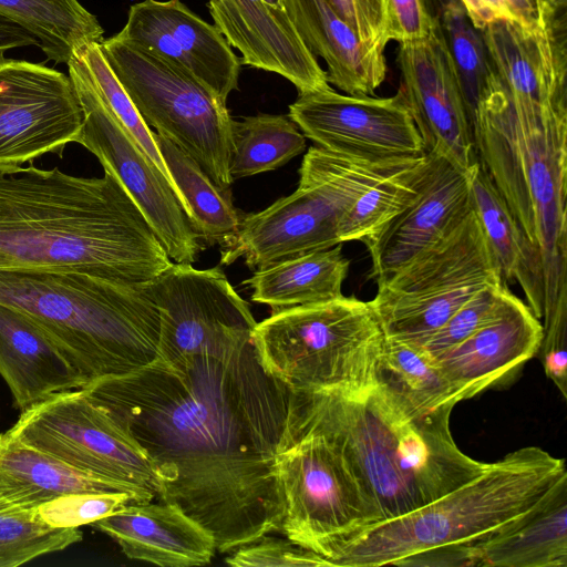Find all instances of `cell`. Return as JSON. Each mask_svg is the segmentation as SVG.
<instances>
[{
  "instance_id": "cell-1",
  "label": "cell",
  "mask_w": 567,
  "mask_h": 567,
  "mask_svg": "<svg viewBox=\"0 0 567 567\" xmlns=\"http://www.w3.org/2000/svg\"><path fill=\"white\" fill-rule=\"evenodd\" d=\"M251 334L82 388L157 465V499L206 528L221 554L280 524L275 461L293 392L265 371Z\"/></svg>"
},
{
  "instance_id": "cell-2",
  "label": "cell",
  "mask_w": 567,
  "mask_h": 567,
  "mask_svg": "<svg viewBox=\"0 0 567 567\" xmlns=\"http://www.w3.org/2000/svg\"><path fill=\"white\" fill-rule=\"evenodd\" d=\"M172 259L114 174L0 166V270L84 272L141 285Z\"/></svg>"
},
{
  "instance_id": "cell-3",
  "label": "cell",
  "mask_w": 567,
  "mask_h": 567,
  "mask_svg": "<svg viewBox=\"0 0 567 567\" xmlns=\"http://www.w3.org/2000/svg\"><path fill=\"white\" fill-rule=\"evenodd\" d=\"M452 411L411 414L375 385L357 396L293 393L286 444L307 432L323 435L385 520L442 497L487 467L457 447Z\"/></svg>"
},
{
  "instance_id": "cell-4",
  "label": "cell",
  "mask_w": 567,
  "mask_h": 567,
  "mask_svg": "<svg viewBox=\"0 0 567 567\" xmlns=\"http://www.w3.org/2000/svg\"><path fill=\"white\" fill-rule=\"evenodd\" d=\"M477 159L542 259L543 329L567 327V102L515 100L487 82L473 117Z\"/></svg>"
},
{
  "instance_id": "cell-5",
  "label": "cell",
  "mask_w": 567,
  "mask_h": 567,
  "mask_svg": "<svg viewBox=\"0 0 567 567\" xmlns=\"http://www.w3.org/2000/svg\"><path fill=\"white\" fill-rule=\"evenodd\" d=\"M564 475V460L537 446L518 449L442 497L331 546L324 557L332 566H398L427 553L439 566H475L471 547L533 506Z\"/></svg>"
},
{
  "instance_id": "cell-6",
  "label": "cell",
  "mask_w": 567,
  "mask_h": 567,
  "mask_svg": "<svg viewBox=\"0 0 567 567\" xmlns=\"http://www.w3.org/2000/svg\"><path fill=\"white\" fill-rule=\"evenodd\" d=\"M141 285L75 271L0 270V302L31 318L90 384L158 359L159 312Z\"/></svg>"
},
{
  "instance_id": "cell-7",
  "label": "cell",
  "mask_w": 567,
  "mask_h": 567,
  "mask_svg": "<svg viewBox=\"0 0 567 567\" xmlns=\"http://www.w3.org/2000/svg\"><path fill=\"white\" fill-rule=\"evenodd\" d=\"M251 336L265 371L293 393L357 396L375 384L384 333L369 301L341 296L271 312Z\"/></svg>"
},
{
  "instance_id": "cell-8",
  "label": "cell",
  "mask_w": 567,
  "mask_h": 567,
  "mask_svg": "<svg viewBox=\"0 0 567 567\" xmlns=\"http://www.w3.org/2000/svg\"><path fill=\"white\" fill-rule=\"evenodd\" d=\"M100 48L144 122L187 154L216 186L230 189L233 118L227 102L181 68L115 35Z\"/></svg>"
},
{
  "instance_id": "cell-9",
  "label": "cell",
  "mask_w": 567,
  "mask_h": 567,
  "mask_svg": "<svg viewBox=\"0 0 567 567\" xmlns=\"http://www.w3.org/2000/svg\"><path fill=\"white\" fill-rule=\"evenodd\" d=\"M503 282L473 208L446 237L378 281L369 301L386 338L424 343L468 299Z\"/></svg>"
},
{
  "instance_id": "cell-10",
  "label": "cell",
  "mask_w": 567,
  "mask_h": 567,
  "mask_svg": "<svg viewBox=\"0 0 567 567\" xmlns=\"http://www.w3.org/2000/svg\"><path fill=\"white\" fill-rule=\"evenodd\" d=\"M275 481L278 533L323 557L331 546L382 520L344 456L321 434L289 440L276 456Z\"/></svg>"
},
{
  "instance_id": "cell-11",
  "label": "cell",
  "mask_w": 567,
  "mask_h": 567,
  "mask_svg": "<svg viewBox=\"0 0 567 567\" xmlns=\"http://www.w3.org/2000/svg\"><path fill=\"white\" fill-rule=\"evenodd\" d=\"M8 432L79 471L126 487L142 503L162 492L157 465L83 389L54 393L24 409Z\"/></svg>"
},
{
  "instance_id": "cell-12",
  "label": "cell",
  "mask_w": 567,
  "mask_h": 567,
  "mask_svg": "<svg viewBox=\"0 0 567 567\" xmlns=\"http://www.w3.org/2000/svg\"><path fill=\"white\" fill-rule=\"evenodd\" d=\"M84 114L79 144L116 176L140 207L174 262L193 265L205 243L158 167L106 106L79 51L66 63Z\"/></svg>"
},
{
  "instance_id": "cell-13",
  "label": "cell",
  "mask_w": 567,
  "mask_h": 567,
  "mask_svg": "<svg viewBox=\"0 0 567 567\" xmlns=\"http://www.w3.org/2000/svg\"><path fill=\"white\" fill-rule=\"evenodd\" d=\"M141 286L159 312L157 360L165 364L251 334L257 324L249 305L218 267L196 269L173 261Z\"/></svg>"
},
{
  "instance_id": "cell-14",
  "label": "cell",
  "mask_w": 567,
  "mask_h": 567,
  "mask_svg": "<svg viewBox=\"0 0 567 567\" xmlns=\"http://www.w3.org/2000/svg\"><path fill=\"white\" fill-rule=\"evenodd\" d=\"M288 116L317 147L338 155L382 163L426 154L399 92L373 97L341 94L329 86L299 94Z\"/></svg>"
},
{
  "instance_id": "cell-15",
  "label": "cell",
  "mask_w": 567,
  "mask_h": 567,
  "mask_svg": "<svg viewBox=\"0 0 567 567\" xmlns=\"http://www.w3.org/2000/svg\"><path fill=\"white\" fill-rule=\"evenodd\" d=\"M82 105L69 75L24 60L0 59V166H20L78 143Z\"/></svg>"
},
{
  "instance_id": "cell-16",
  "label": "cell",
  "mask_w": 567,
  "mask_h": 567,
  "mask_svg": "<svg viewBox=\"0 0 567 567\" xmlns=\"http://www.w3.org/2000/svg\"><path fill=\"white\" fill-rule=\"evenodd\" d=\"M399 93L409 107L426 153L468 171L477 161L472 117L439 29L400 43Z\"/></svg>"
},
{
  "instance_id": "cell-17",
  "label": "cell",
  "mask_w": 567,
  "mask_h": 567,
  "mask_svg": "<svg viewBox=\"0 0 567 567\" xmlns=\"http://www.w3.org/2000/svg\"><path fill=\"white\" fill-rule=\"evenodd\" d=\"M115 37L181 68L225 102L238 87L239 58L214 24L181 0L132 4Z\"/></svg>"
},
{
  "instance_id": "cell-18",
  "label": "cell",
  "mask_w": 567,
  "mask_h": 567,
  "mask_svg": "<svg viewBox=\"0 0 567 567\" xmlns=\"http://www.w3.org/2000/svg\"><path fill=\"white\" fill-rule=\"evenodd\" d=\"M339 214L319 188L299 184L267 208L241 215L235 236L220 247V264L243 258L252 271L342 244Z\"/></svg>"
},
{
  "instance_id": "cell-19",
  "label": "cell",
  "mask_w": 567,
  "mask_h": 567,
  "mask_svg": "<svg viewBox=\"0 0 567 567\" xmlns=\"http://www.w3.org/2000/svg\"><path fill=\"white\" fill-rule=\"evenodd\" d=\"M426 154V172L412 203L364 243L377 282L446 237L472 210L468 171Z\"/></svg>"
},
{
  "instance_id": "cell-20",
  "label": "cell",
  "mask_w": 567,
  "mask_h": 567,
  "mask_svg": "<svg viewBox=\"0 0 567 567\" xmlns=\"http://www.w3.org/2000/svg\"><path fill=\"white\" fill-rule=\"evenodd\" d=\"M207 7L214 25L241 53V63L284 76L298 94L330 86L285 6L267 0H208Z\"/></svg>"
},
{
  "instance_id": "cell-21",
  "label": "cell",
  "mask_w": 567,
  "mask_h": 567,
  "mask_svg": "<svg viewBox=\"0 0 567 567\" xmlns=\"http://www.w3.org/2000/svg\"><path fill=\"white\" fill-rule=\"evenodd\" d=\"M545 28L527 29L499 19L481 30L488 81L508 96L533 104L567 102L565 18Z\"/></svg>"
},
{
  "instance_id": "cell-22",
  "label": "cell",
  "mask_w": 567,
  "mask_h": 567,
  "mask_svg": "<svg viewBox=\"0 0 567 567\" xmlns=\"http://www.w3.org/2000/svg\"><path fill=\"white\" fill-rule=\"evenodd\" d=\"M542 339L539 319L514 295L497 318L435 360L463 401L511 377L538 353Z\"/></svg>"
},
{
  "instance_id": "cell-23",
  "label": "cell",
  "mask_w": 567,
  "mask_h": 567,
  "mask_svg": "<svg viewBox=\"0 0 567 567\" xmlns=\"http://www.w3.org/2000/svg\"><path fill=\"white\" fill-rule=\"evenodd\" d=\"M133 560L161 567L203 566L216 553L214 536L177 505L130 503L91 524Z\"/></svg>"
},
{
  "instance_id": "cell-24",
  "label": "cell",
  "mask_w": 567,
  "mask_h": 567,
  "mask_svg": "<svg viewBox=\"0 0 567 567\" xmlns=\"http://www.w3.org/2000/svg\"><path fill=\"white\" fill-rule=\"evenodd\" d=\"M0 375L20 411L86 382L51 338L25 313L0 302Z\"/></svg>"
},
{
  "instance_id": "cell-25",
  "label": "cell",
  "mask_w": 567,
  "mask_h": 567,
  "mask_svg": "<svg viewBox=\"0 0 567 567\" xmlns=\"http://www.w3.org/2000/svg\"><path fill=\"white\" fill-rule=\"evenodd\" d=\"M308 50L327 65L328 82L349 95H372L384 82V51L365 47L328 0H285Z\"/></svg>"
},
{
  "instance_id": "cell-26",
  "label": "cell",
  "mask_w": 567,
  "mask_h": 567,
  "mask_svg": "<svg viewBox=\"0 0 567 567\" xmlns=\"http://www.w3.org/2000/svg\"><path fill=\"white\" fill-rule=\"evenodd\" d=\"M471 549L480 567H566L567 475Z\"/></svg>"
},
{
  "instance_id": "cell-27",
  "label": "cell",
  "mask_w": 567,
  "mask_h": 567,
  "mask_svg": "<svg viewBox=\"0 0 567 567\" xmlns=\"http://www.w3.org/2000/svg\"><path fill=\"white\" fill-rule=\"evenodd\" d=\"M85 492H127L112 481L79 471L16 437L0 433V515L29 512L58 497Z\"/></svg>"
},
{
  "instance_id": "cell-28",
  "label": "cell",
  "mask_w": 567,
  "mask_h": 567,
  "mask_svg": "<svg viewBox=\"0 0 567 567\" xmlns=\"http://www.w3.org/2000/svg\"><path fill=\"white\" fill-rule=\"evenodd\" d=\"M472 208L497 261L503 282H516L527 306L542 319L546 290L543 264L515 221L484 166L477 159L468 169Z\"/></svg>"
},
{
  "instance_id": "cell-29",
  "label": "cell",
  "mask_w": 567,
  "mask_h": 567,
  "mask_svg": "<svg viewBox=\"0 0 567 567\" xmlns=\"http://www.w3.org/2000/svg\"><path fill=\"white\" fill-rule=\"evenodd\" d=\"M348 270L349 260L339 244L256 270L243 285L251 289L254 301L276 312L343 296Z\"/></svg>"
},
{
  "instance_id": "cell-30",
  "label": "cell",
  "mask_w": 567,
  "mask_h": 567,
  "mask_svg": "<svg viewBox=\"0 0 567 567\" xmlns=\"http://www.w3.org/2000/svg\"><path fill=\"white\" fill-rule=\"evenodd\" d=\"M374 381L411 414H427L460 402L436 360L423 348L385 336Z\"/></svg>"
},
{
  "instance_id": "cell-31",
  "label": "cell",
  "mask_w": 567,
  "mask_h": 567,
  "mask_svg": "<svg viewBox=\"0 0 567 567\" xmlns=\"http://www.w3.org/2000/svg\"><path fill=\"white\" fill-rule=\"evenodd\" d=\"M0 14L37 38L55 63L66 64L89 44L103 41L97 18L79 0H0Z\"/></svg>"
},
{
  "instance_id": "cell-32",
  "label": "cell",
  "mask_w": 567,
  "mask_h": 567,
  "mask_svg": "<svg viewBox=\"0 0 567 567\" xmlns=\"http://www.w3.org/2000/svg\"><path fill=\"white\" fill-rule=\"evenodd\" d=\"M154 140L202 240L219 247L227 244L237 233L243 215L233 203L230 189L216 186L187 154L164 136L154 132Z\"/></svg>"
},
{
  "instance_id": "cell-33",
  "label": "cell",
  "mask_w": 567,
  "mask_h": 567,
  "mask_svg": "<svg viewBox=\"0 0 567 567\" xmlns=\"http://www.w3.org/2000/svg\"><path fill=\"white\" fill-rule=\"evenodd\" d=\"M229 174L233 182L277 169L306 150V137L287 115L234 120Z\"/></svg>"
},
{
  "instance_id": "cell-34",
  "label": "cell",
  "mask_w": 567,
  "mask_h": 567,
  "mask_svg": "<svg viewBox=\"0 0 567 567\" xmlns=\"http://www.w3.org/2000/svg\"><path fill=\"white\" fill-rule=\"evenodd\" d=\"M437 24L473 125L475 111L489 76L481 30L473 24L460 0L441 1Z\"/></svg>"
},
{
  "instance_id": "cell-35",
  "label": "cell",
  "mask_w": 567,
  "mask_h": 567,
  "mask_svg": "<svg viewBox=\"0 0 567 567\" xmlns=\"http://www.w3.org/2000/svg\"><path fill=\"white\" fill-rule=\"evenodd\" d=\"M80 527H53L34 509L0 515V567H17L82 540Z\"/></svg>"
},
{
  "instance_id": "cell-36",
  "label": "cell",
  "mask_w": 567,
  "mask_h": 567,
  "mask_svg": "<svg viewBox=\"0 0 567 567\" xmlns=\"http://www.w3.org/2000/svg\"><path fill=\"white\" fill-rule=\"evenodd\" d=\"M80 52L86 62L102 100L125 131L132 136L137 146L168 179L181 206L187 215L185 200L162 158L154 140V132H152L150 126L144 122L130 96L114 75L101 51L100 43L89 44Z\"/></svg>"
},
{
  "instance_id": "cell-37",
  "label": "cell",
  "mask_w": 567,
  "mask_h": 567,
  "mask_svg": "<svg viewBox=\"0 0 567 567\" xmlns=\"http://www.w3.org/2000/svg\"><path fill=\"white\" fill-rule=\"evenodd\" d=\"M514 295L505 282L476 292L424 343L423 350L437 358L497 318Z\"/></svg>"
},
{
  "instance_id": "cell-38",
  "label": "cell",
  "mask_w": 567,
  "mask_h": 567,
  "mask_svg": "<svg viewBox=\"0 0 567 567\" xmlns=\"http://www.w3.org/2000/svg\"><path fill=\"white\" fill-rule=\"evenodd\" d=\"M136 503L127 492H85L58 497L34 508L37 516L53 527H81Z\"/></svg>"
},
{
  "instance_id": "cell-39",
  "label": "cell",
  "mask_w": 567,
  "mask_h": 567,
  "mask_svg": "<svg viewBox=\"0 0 567 567\" xmlns=\"http://www.w3.org/2000/svg\"><path fill=\"white\" fill-rule=\"evenodd\" d=\"M225 561L235 567L332 566L323 556L289 539L264 537L230 551Z\"/></svg>"
},
{
  "instance_id": "cell-40",
  "label": "cell",
  "mask_w": 567,
  "mask_h": 567,
  "mask_svg": "<svg viewBox=\"0 0 567 567\" xmlns=\"http://www.w3.org/2000/svg\"><path fill=\"white\" fill-rule=\"evenodd\" d=\"M442 0H386L388 39L399 43L429 37Z\"/></svg>"
},
{
  "instance_id": "cell-41",
  "label": "cell",
  "mask_w": 567,
  "mask_h": 567,
  "mask_svg": "<svg viewBox=\"0 0 567 567\" xmlns=\"http://www.w3.org/2000/svg\"><path fill=\"white\" fill-rule=\"evenodd\" d=\"M368 48L384 51L388 39L386 0H328Z\"/></svg>"
},
{
  "instance_id": "cell-42",
  "label": "cell",
  "mask_w": 567,
  "mask_h": 567,
  "mask_svg": "<svg viewBox=\"0 0 567 567\" xmlns=\"http://www.w3.org/2000/svg\"><path fill=\"white\" fill-rule=\"evenodd\" d=\"M473 24L482 29L487 23L499 20H515L505 0H460Z\"/></svg>"
},
{
  "instance_id": "cell-43",
  "label": "cell",
  "mask_w": 567,
  "mask_h": 567,
  "mask_svg": "<svg viewBox=\"0 0 567 567\" xmlns=\"http://www.w3.org/2000/svg\"><path fill=\"white\" fill-rule=\"evenodd\" d=\"M515 21L527 29H539L550 24L536 0H505Z\"/></svg>"
},
{
  "instance_id": "cell-44",
  "label": "cell",
  "mask_w": 567,
  "mask_h": 567,
  "mask_svg": "<svg viewBox=\"0 0 567 567\" xmlns=\"http://www.w3.org/2000/svg\"><path fill=\"white\" fill-rule=\"evenodd\" d=\"M28 45L39 47L37 38L18 23L0 14V53L8 49Z\"/></svg>"
},
{
  "instance_id": "cell-45",
  "label": "cell",
  "mask_w": 567,
  "mask_h": 567,
  "mask_svg": "<svg viewBox=\"0 0 567 567\" xmlns=\"http://www.w3.org/2000/svg\"><path fill=\"white\" fill-rule=\"evenodd\" d=\"M548 20H554L560 11H565L566 0H536Z\"/></svg>"
},
{
  "instance_id": "cell-46",
  "label": "cell",
  "mask_w": 567,
  "mask_h": 567,
  "mask_svg": "<svg viewBox=\"0 0 567 567\" xmlns=\"http://www.w3.org/2000/svg\"><path fill=\"white\" fill-rule=\"evenodd\" d=\"M267 1L275 3V4L285 6V0H267Z\"/></svg>"
}]
</instances>
